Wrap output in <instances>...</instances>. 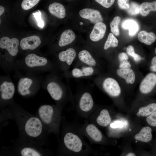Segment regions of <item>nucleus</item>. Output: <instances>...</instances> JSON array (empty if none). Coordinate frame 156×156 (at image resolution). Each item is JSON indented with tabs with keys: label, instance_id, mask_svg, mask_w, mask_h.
Returning <instances> with one entry per match:
<instances>
[{
	"label": "nucleus",
	"instance_id": "nucleus-1",
	"mask_svg": "<svg viewBox=\"0 0 156 156\" xmlns=\"http://www.w3.org/2000/svg\"><path fill=\"white\" fill-rule=\"evenodd\" d=\"M9 105L12 115L17 123L20 138L44 144L46 130L40 118L14 103Z\"/></svg>",
	"mask_w": 156,
	"mask_h": 156
},
{
	"label": "nucleus",
	"instance_id": "nucleus-2",
	"mask_svg": "<svg viewBox=\"0 0 156 156\" xmlns=\"http://www.w3.org/2000/svg\"><path fill=\"white\" fill-rule=\"evenodd\" d=\"M17 65L18 68L30 72L47 71L56 74L59 70L55 61H50L45 57L34 53L27 55L23 61L16 64V66Z\"/></svg>",
	"mask_w": 156,
	"mask_h": 156
},
{
	"label": "nucleus",
	"instance_id": "nucleus-3",
	"mask_svg": "<svg viewBox=\"0 0 156 156\" xmlns=\"http://www.w3.org/2000/svg\"><path fill=\"white\" fill-rule=\"evenodd\" d=\"M12 152L21 156H41L45 155V150L41 147L42 144L37 142L20 139L17 142Z\"/></svg>",
	"mask_w": 156,
	"mask_h": 156
},
{
	"label": "nucleus",
	"instance_id": "nucleus-4",
	"mask_svg": "<svg viewBox=\"0 0 156 156\" xmlns=\"http://www.w3.org/2000/svg\"><path fill=\"white\" fill-rule=\"evenodd\" d=\"M44 83L46 89L54 100L59 101L62 99L66 85L57 74L52 73L48 75Z\"/></svg>",
	"mask_w": 156,
	"mask_h": 156
},
{
	"label": "nucleus",
	"instance_id": "nucleus-5",
	"mask_svg": "<svg viewBox=\"0 0 156 156\" xmlns=\"http://www.w3.org/2000/svg\"><path fill=\"white\" fill-rule=\"evenodd\" d=\"M92 80L96 86L102 88L109 96L113 97L119 96L121 89L118 81L110 76L102 77L98 74L93 77Z\"/></svg>",
	"mask_w": 156,
	"mask_h": 156
},
{
	"label": "nucleus",
	"instance_id": "nucleus-6",
	"mask_svg": "<svg viewBox=\"0 0 156 156\" xmlns=\"http://www.w3.org/2000/svg\"><path fill=\"white\" fill-rule=\"evenodd\" d=\"M40 84V81L31 75L22 77L20 79L18 83V92L23 96H31L38 91Z\"/></svg>",
	"mask_w": 156,
	"mask_h": 156
},
{
	"label": "nucleus",
	"instance_id": "nucleus-7",
	"mask_svg": "<svg viewBox=\"0 0 156 156\" xmlns=\"http://www.w3.org/2000/svg\"><path fill=\"white\" fill-rule=\"evenodd\" d=\"M99 70L86 65L74 64L73 68L63 73V75L68 78L77 79L92 78L98 75Z\"/></svg>",
	"mask_w": 156,
	"mask_h": 156
},
{
	"label": "nucleus",
	"instance_id": "nucleus-8",
	"mask_svg": "<svg viewBox=\"0 0 156 156\" xmlns=\"http://www.w3.org/2000/svg\"><path fill=\"white\" fill-rule=\"evenodd\" d=\"M77 56L75 49L70 47L60 52L57 61L55 62L59 70L64 73L70 70L71 66L73 65L76 60Z\"/></svg>",
	"mask_w": 156,
	"mask_h": 156
},
{
	"label": "nucleus",
	"instance_id": "nucleus-9",
	"mask_svg": "<svg viewBox=\"0 0 156 156\" xmlns=\"http://www.w3.org/2000/svg\"><path fill=\"white\" fill-rule=\"evenodd\" d=\"M15 90L13 82L8 77L1 78L0 83V103L1 105L10 104Z\"/></svg>",
	"mask_w": 156,
	"mask_h": 156
},
{
	"label": "nucleus",
	"instance_id": "nucleus-10",
	"mask_svg": "<svg viewBox=\"0 0 156 156\" xmlns=\"http://www.w3.org/2000/svg\"><path fill=\"white\" fill-rule=\"evenodd\" d=\"M54 109L49 105H41L37 111V116L40 118L46 130L52 125L54 115Z\"/></svg>",
	"mask_w": 156,
	"mask_h": 156
},
{
	"label": "nucleus",
	"instance_id": "nucleus-11",
	"mask_svg": "<svg viewBox=\"0 0 156 156\" xmlns=\"http://www.w3.org/2000/svg\"><path fill=\"white\" fill-rule=\"evenodd\" d=\"M77 57L73 64L86 65L99 70V61L88 50L83 49L80 51Z\"/></svg>",
	"mask_w": 156,
	"mask_h": 156
},
{
	"label": "nucleus",
	"instance_id": "nucleus-12",
	"mask_svg": "<svg viewBox=\"0 0 156 156\" xmlns=\"http://www.w3.org/2000/svg\"><path fill=\"white\" fill-rule=\"evenodd\" d=\"M19 42L16 38L10 39L9 37L4 36L1 38L0 40V48L6 49L9 54L12 57L16 56L18 51V46Z\"/></svg>",
	"mask_w": 156,
	"mask_h": 156
},
{
	"label": "nucleus",
	"instance_id": "nucleus-13",
	"mask_svg": "<svg viewBox=\"0 0 156 156\" xmlns=\"http://www.w3.org/2000/svg\"><path fill=\"white\" fill-rule=\"evenodd\" d=\"M64 142L67 148L74 152H79L82 148L81 140L78 136L72 133L69 132L65 135Z\"/></svg>",
	"mask_w": 156,
	"mask_h": 156
},
{
	"label": "nucleus",
	"instance_id": "nucleus-14",
	"mask_svg": "<svg viewBox=\"0 0 156 156\" xmlns=\"http://www.w3.org/2000/svg\"><path fill=\"white\" fill-rule=\"evenodd\" d=\"M156 85V74L150 73L147 74L141 82L139 90L142 93L150 92Z\"/></svg>",
	"mask_w": 156,
	"mask_h": 156
},
{
	"label": "nucleus",
	"instance_id": "nucleus-15",
	"mask_svg": "<svg viewBox=\"0 0 156 156\" xmlns=\"http://www.w3.org/2000/svg\"><path fill=\"white\" fill-rule=\"evenodd\" d=\"M79 14L81 17L89 20L94 24L103 21L100 12L97 10L89 8H84L81 10Z\"/></svg>",
	"mask_w": 156,
	"mask_h": 156
},
{
	"label": "nucleus",
	"instance_id": "nucleus-16",
	"mask_svg": "<svg viewBox=\"0 0 156 156\" xmlns=\"http://www.w3.org/2000/svg\"><path fill=\"white\" fill-rule=\"evenodd\" d=\"M41 43L40 38L37 36H32L22 39L20 42V46L23 50H34L39 47Z\"/></svg>",
	"mask_w": 156,
	"mask_h": 156
},
{
	"label": "nucleus",
	"instance_id": "nucleus-17",
	"mask_svg": "<svg viewBox=\"0 0 156 156\" xmlns=\"http://www.w3.org/2000/svg\"><path fill=\"white\" fill-rule=\"evenodd\" d=\"M106 29L105 24L102 22L95 24L89 36L90 40L94 42L100 40L104 37Z\"/></svg>",
	"mask_w": 156,
	"mask_h": 156
},
{
	"label": "nucleus",
	"instance_id": "nucleus-18",
	"mask_svg": "<svg viewBox=\"0 0 156 156\" xmlns=\"http://www.w3.org/2000/svg\"><path fill=\"white\" fill-rule=\"evenodd\" d=\"M116 73L118 76L124 79L128 84H133L135 81V73L131 68H119L116 70Z\"/></svg>",
	"mask_w": 156,
	"mask_h": 156
},
{
	"label": "nucleus",
	"instance_id": "nucleus-19",
	"mask_svg": "<svg viewBox=\"0 0 156 156\" xmlns=\"http://www.w3.org/2000/svg\"><path fill=\"white\" fill-rule=\"evenodd\" d=\"M94 104L93 98L90 93L85 92L82 94L79 102V107L82 110L86 112L90 111Z\"/></svg>",
	"mask_w": 156,
	"mask_h": 156
},
{
	"label": "nucleus",
	"instance_id": "nucleus-20",
	"mask_svg": "<svg viewBox=\"0 0 156 156\" xmlns=\"http://www.w3.org/2000/svg\"><path fill=\"white\" fill-rule=\"evenodd\" d=\"M75 38V34L72 30H66L62 34L58 42V45L60 47L68 45L73 42Z\"/></svg>",
	"mask_w": 156,
	"mask_h": 156
},
{
	"label": "nucleus",
	"instance_id": "nucleus-21",
	"mask_svg": "<svg viewBox=\"0 0 156 156\" xmlns=\"http://www.w3.org/2000/svg\"><path fill=\"white\" fill-rule=\"evenodd\" d=\"M48 10L52 15L60 18H63L66 16V10L64 6L61 4L57 2L49 5Z\"/></svg>",
	"mask_w": 156,
	"mask_h": 156
},
{
	"label": "nucleus",
	"instance_id": "nucleus-22",
	"mask_svg": "<svg viewBox=\"0 0 156 156\" xmlns=\"http://www.w3.org/2000/svg\"><path fill=\"white\" fill-rule=\"evenodd\" d=\"M152 129L148 126L143 127L140 132L134 136L135 140L144 142L150 141L152 139Z\"/></svg>",
	"mask_w": 156,
	"mask_h": 156
},
{
	"label": "nucleus",
	"instance_id": "nucleus-23",
	"mask_svg": "<svg viewBox=\"0 0 156 156\" xmlns=\"http://www.w3.org/2000/svg\"><path fill=\"white\" fill-rule=\"evenodd\" d=\"M121 25L123 29L129 30V34L130 36L135 35L139 30V26L138 23L131 19L124 20L122 23Z\"/></svg>",
	"mask_w": 156,
	"mask_h": 156
},
{
	"label": "nucleus",
	"instance_id": "nucleus-24",
	"mask_svg": "<svg viewBox=\"0 0 156 156\" xmlns=\"http://www.w3.org/2000/svg\"><path fill=\"white\" fill-rule=\"evenodd\" d=\"M138 38L140 42L147 45H151L156 39V36L154 33L147 32L144 30L139 32Z\"/></svg>",
	"mask_w": 156,
	"mask_h": 156
},
{
	"label": "nucleus",
	"instance_id": "nucleus-25",
	"mask_svg": "<svg viewBox=\"0 0 156 156\" xmlns=\"http://www.w3.org/2000/svg\"><path fill=\"white\" fill-rule=\"evenodd\" d=\"M86 131L88 135L94 141L98 142L102 140V133L95 125H89L86 128Z\"/></svg>",
	"mask_w": 156,
	"mask_h": 156
},
{
	"label": "nucleus",
	"instance_id": "nucleus-26",
	"mask_svg": "<svg viewBox=\"0 0 156 156\" xmlns=\"http://www.w3.org/2000/svg\"><path fill=\"white\" fill-rule=\"evenodd\" d=\"M151 11H156V1L143 2L140 5V13L142 16H147Z\"/></svg>",
	"mask_w": 156,
	"mask_h": 156
},
{
	"label": "nucleus",
	"instance_id": "nucleus-27",
	"mask_svg": "<svg viewBox=\"0 0 156 156\" xmlns=\"http://www.w3.org/2000/svg\"><path fill=\"white\" fill-rule=\"evenodd\" d=\"M96 120L99 125L102 127L107 126L111 121V118L108 110L105 109L102 110L97 117Z\"/></svg>",
	"mask_w": 156,
	"mask_h": 156
},
{
	"label": "nucleus",
	"instance_id": "nucleus-28",
	"mask_svg": "<svg viewBox=\"0 0 156 156\" xmlns=\"http://www.w3.org/2000/svg\"><path fill=\"white\" fill-rule=\"evenodd\" d=\"M156 111V103H150L147 105L140 107L137 115L138 116H146Z\"/></svg>",
	"mask_w": 156,
	"mask_h": 156
},
{
	"label": "nucleus",
	"instance_id": "nucleus-29",
	"mask_svg": "<svg viewBox=\"0 0 156 156\" xmlns=\"http://www.w3.org/2000/svg\"><path fill=\"white\" fill-rule=\"evenodd\" d=\"M118 40L112 33H110L108 35L103 47L105 50H107L110 48L116 47L118 44Z\"/></svg>",
	"mask_w": 156,
	"mask_h": 156
},
{
	"label": "nucleus",
	"instance_id": "nucleus-30",
	"mask_svg": "<svg viewBox=\"0 0 156 156\" xmlns=\"http://www.w3.org/2000/svg\"><path fill=\"white\" fill-rule=\"evenodd\" d=\"M121 20L119 16L115 17L110 23V26L112 33L116 36L119 34L118 26Z\"/></svg>",
	"mask_w": 156,
	"mask_h": 156
},
{
	"label": "nucleus",
	"instance_id": "nucleus-31",
	"mask_svg": "<svg viewBox=\"0 0 156 156\" xmlns=\"http://www.w3.org/2000/svg\"><path fill=\"white\" fill-rule=\"evenodd\" d=\"M126 10L129 14L132 15H136L140 13V5L135 2H131L129 3V8Z\"/></svg>",
	"mask_w": 156,
	"mask_h": 156
},
{
	"label": "nucleus",
	"instance_id": "nucleus-32",
	"mask_svg": "<svg viewBox=\"0 0 156 156\" xmlns=\"http://www.w3.org/2000/svg\"><path fill=\"white\" fill-rule=\"evenodd\" d=\"M40 0H23L22 2L21 6L25 10H29L36 5Z\"/></svg>",
	"mask_w": 156,
	"mask_h": 156
},
{
	"label": "nucleus",
	"instance_id": "nucleus-33",
	"mask_svg": "<svg viewBox=\"0 0 156 156\" xmlns=\"http://www.w3.org/2000/svg\"><path fill=\"white\" fill-rule=\"evenodd\" d=\"M146 121L150 126L156 127V111L149 115L146 118Z\"/></svg>",
	"mask_w": 156,
	"mask_h": 156
},
{
	"label": "nucleus",
	"instance_id": "nucleus-34",
	"mask_svg": "<svg viewBox=\"0 0 156 156\" xmlns=\"http://www.w3.org/2000/svg\"><path fill=\"white\" fill-rule=\"evenodd\" d=\"M95 1L103 7L108 8L114 3L115 0H95Z\"/></svg>",
	"mask_w": 156,
	"mask_h": 156
},
{
	"label": "nucleus",
	"instance_id": "nucleus-35",
	"mask_svg": "<svg viewBox=\"0 0 156 156\" xmlns=\"http://www.w3.org/2000/svg\"><path fill=\"white\" fill-rule=\"evenodd\" d=\"M117 3L120 8L127 10L129 6V0H118Z\"/></svg>",
	"mask_w": 156,
	"mask_h": 156
},
{
	"label": "nucleus",
	"instance_id": "nucleus-36",
	"mask_svg": "<svg viewBox=\"0 0 156 156\" xmlns=\"http://www.w3.org/2000/svg\"><path fill=\"white\" fill-rule=\"evenodd\" d=\"M34 16L38 22V25L41 27H43L44 25V22L41 19L40 12H36L34 14Z\"/></svg>",
	"mask_w": 156,
	"mask_h": 156
},
{
	"label": "nucleus",
	"instance_id": "nucleus-37",
	"mask_svg": "<svg viewBox=\"0 0 156 156\" xmlns=\"http://www.w3.org/2000/svg\"><path fill=\"white\" fill-rule=\"evenodd\" d=\"M150 69L152 72H156V56L153 57L151 60Z\"/></svg>",
	"mask_w": 156,
	"mask_h": 156
},
{
	"label": "nucleus",
	"instance_id": "nucleus-38",
	"mask_svg": "<svg viewBox=\"0 0 156 156\" xmlns=\"http://www.w3.org/2000/svg\"><path fill=\"white\" fill-rule=\"evenodd\" d=\"M118 58L120 62L128 60L129 59L127 54L125 52L120 53L118 55Z\"/></svg>",
	"mask_w": 156,
	"mask_h": 156
},
{
	"label": "nucleus",
	"instance_id": "nucleus-39",
	"mask_svg": "<svg viewBox=\"0 0 156 156\" xmlns=\"http://www.w3.org/2000/svg\"><path fill=\"white\" fill-rule=\"evenodd\" d=\"M131 65L128 60L125 61L120 62L119 65L120 68H131Z\"/></svg>",
	"mask_w": 156,
	"mask_h": 156
},
{
	"label": "nucleus",
	"instance_id": "nucleus-40",
	"mask_svg": "<svg viewBox=\"0 0 156 156\" xmlns=\"http://www.w3.org/2000/svg\"><path fill=\"white\" fill-rule=\"evenodd\" d=\"M126 51L127 54L132 57L135 53L133 47L131 45H129L127 47Z\"/></svg>",
	"mask_w": 156,
	"mask_h": 156
},
{
	"label": "nucleus",
	"instance_id": "nucleus-41",
	"mask_svg": "<svg viewBox=\"0 0 156 156\" xmlns=\"http://www.w3.org/2000/svg\"><path fill=\"white\" fill-rule=\"evenodd\" d=\"M122 126V122L119 121H115L110 124V127L113 128H119Z\"/></svg>",
	"mask_w": 156,
	"mask_h": 156
},
{
	"label": "nucleus",
	"instance_id": "nucleus-42",
	"mask_svg": "<svg viewBox=\"0 0 156 156\" xmlns=\"http://www.w3.org/2000/svg\"><path fill=\"white\" fill-rule=\"evenodd\" d=\"M132 57L134 61L136 62H139L141 60L142 58L140 55L136 53H135Z\"/></svg>",
	"mask_w": 156,
	"mask_h": 156
},
{
	"label": "nucleus",
	"instance_id": "nucleus-43",
	"mask_svg": "<svg viewBox=\"0 0 156 156\" xmlns=\"http://www.w3.org/2000/svg\"><path fill=\"white\" fill-rule=\"evenodd\" d=\"M4 7L1 5L0 6V16H1L4 11Z\"/></svg>",
	"mask_w": 156,
	"mask_h": 156
},
{
	"label": "nucleus",
	"instance_id": "nucleus-44",
	"mask_svg": "<svg viewBox=\"0 0 156 156\" xmlns=\"http://www.w3.org/2000/svg\"><path fill=\"white\" fill-rule=\"evenodd\" d=\"M126 156H135V155L133 153H129L127 154Z\"/></svg>",
	"mask_w": 156,
	"mask_h": 156
},
{
	"label": "nucleus",
	"instance_id": "nucleus-45",
	"mask_svg": "<svg viewBox=\"0 0 156 156\" xmlns=\"http://www.w3.org/2000/svg\"><path fill=\"white\" fill-rule=\"evenodd\" d=\"M80 25H82L83 24V23H82L81 22L80 23Z\"/></svg>",
	"mask_w": 156,
	"mask_h": 156
},
{
	"label": "nucleus",
	"instance_id": "nucleus-46",
	"mask_svg": "<svg viewBox=\"0 0 156 156\" xmlns=\"http://www.w3.org/2000/svg\"><path fill=\"white\" fill-rule=\"evenodd\" d=\"M155 53L156 54V47L155 49Z\"/></svg>",
	"mask_w": 156,
	"mask_h": 156
},
{
	"label": "nucleus",
	"instance_id": "nucleus-47",
	"mask_svg": "<svg viewBox=\"0 0 156 156\" xmlns=\"http://www.w3.org/2000/svg\"></svg>",
	"mask_w": 156,
	"mask_h": 156
}]
</instances>
